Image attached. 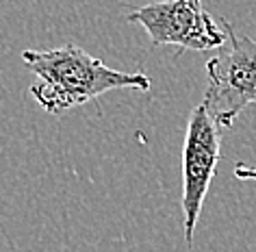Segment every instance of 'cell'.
Returning <instances> with one entry per match:
<instances>
[{
    "mask_svg": "<svg viewBox=\"0 0 256 252\" xmlns=\"http://www.w3.org/2000/svg\"><path fill=\"white\" fill-rule=\"evenodd\" d=\"M22 61L37 79L30 85V96L44 111L52 115L92 102L111 89L148 92L152 87V81L142 70H111L98 57L74 44L52 50H24Z\"/></svg>",
    "mask_w": 256,
    "mask_h": 252,
    "instance_id": "1",
    "label": "cell"
},
{
    "mask_svg": "<svg viewBox=\"0 0 256 252\" xmlns=\"http://www.w3.org/2000/svg\"><path fill=\"white\" fill-rule=\"evenodd\" d=\"M146 29L154 46L180 50H220L228 44V20L204 11L202 0H156L126 14Z\"/></svg>",
    "mask_w": 256,
    "mask_h": 252,
    "instance_id": "2",
    "label": "cell"
},
{
    "mask_svg": "<svg viewBox=\"0 0 256 252\" xmlns=\"http://www.w3.org/2000/svg\"><path fill=\"white\" fill-rule=\"evenodd\" d=\"M208 87L202 105L222 128L256 105V42L228 22V44L206 61Z\"/></svg>",
    "mask_w": 256,
    "mask_h": 252,
    "instance_id": "3",
    "label": "cell"
},
{
    "mask_svg": "<svg viewBox=\"0 0 256 252\" xmlns=\"http://www.w3.org/2000/svg\"><path fill=\"white\" fill-rule=\"evenodd\" d=\"M204 105H198L189 115L182 146V224L184 241L194 245L204 200L220 163L222 131Z\"/></svg>",
    "mask_w": 256,
    "mask_h": 252,
    "instance_id": "4",
    "label": "cell"
},
{
    "mask_svg": "<svg viewBox=\"0 0 256 252\" xmlns=\"http://www.w3.org/2000/svg\"><path fill=\"white\" fill-rule=\"evenodd\" d=\"M234 176L239 178V180H254V183H256V167L239 163V165L234 167Z\"/></svg>",
    "mask_w": 256,
    "mask_h": 252,
    "instance_id": "5",
    "label": "cell"
}]
</instances>
